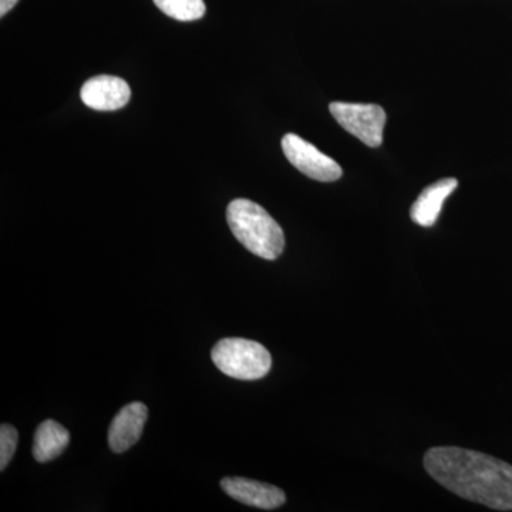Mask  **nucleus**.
<instances>
[{
  "label": "nucleus",
  "instance_id": "f257e3e1",
  "mask_svg": "<svg viewBox=\"0 0 512 512\" xmlns=\"http://www.w3.org/2000/svg\"><path fill=\"white\" fill-rule=\"evenodd\" d=\"M424 468L448 491L497 511H512V466L476 450L433 447Z\"/></svg>",
  "mask_w": 512,
  "mask_h": 512
},
{
  "label": "nucleus",
  "instance_id": "f03ea898",
  "mask_svg": "<svg viewBox=\"0 0 512 512\" xmlns=\"http://www.w3.org/2000/svg\"><path fill=\"white\" fill-rule=\"evenodd\" d=\"M227 221L234 237L259 258L275 261L284 252V231L256 202L245 198L232 201L227 208Z\"/></svg>",
  "mask_w": 512,
  "mask_h": 512
},
{
  "label": "nucleus",
  "instance_id": "7ed1b4c3",
  "mask_svg": "<svg viewBox=\"0 0 512 512\" xmlns=\"http://www.w3.org/2000/svg\"><path fill=\"white\" fill-rule=\"evenodd\" d=\"M212 362L224 375L238 380H258L268 375L271 353L261 343L242 338L222 339L211 352Z\"/></svg>",
  "mask_w": 512,
  "mask_h": 512
},
{
  "label": "nucleus",
  "instance_id": "20e7f679",
  "mask_svg": "<svg viewBox=\"0 0 512 512\" xmlns=\"http://www.w3.org/2000/svg\"><path fill=\"white\" fill-rule=\"evenodd\" d=\"M333 119L348 133L362 141L367 147L382 146L386 126V111L377 104L343 103L333 101L329 106Z\"/></svg>",
  "mask_w": 512,
  "mask_h": 512
},
{
  "label": "nucleus",
  "instance_id": "39448f33",
  "mask_svg": "<svg viewBox=\"0 0 512 512\" xmlns=\"http://www.w3.org/2000/svg\"><path fill=\"white\" fill-rule=\"evenodd\" d=\"M282 150L289 163L312 180L333 183L342 178V167L333 158L296 134H286L282 138Z\"/></svg>",
  "mask_w": 512,
  "mask_h": 512
},
{
  "label": "nucleus",
  "instance_id": "423d86ee",
  "mask_svg": "<svg viewBox=\"0 0 512 512\" xmlns=\"http://www.w3.org/2000/svg\"><path fill=\"white\" fill-rule=\"evenodd\" d=\"M83 103L97 111L123 109L131 99V90L126 80L116 76H96L83 84Z\"/></svg>",
  "mask_w": 512,
  "mask_h": 512
},
{
  "label": "nucleus",
  "instance_id": "0eeeda50",
  "mask_svg": "<svg viewBox=\"0 0 512 512\" xmlns=\"http://www.w3.org/2000/svg\"><path fill=\"white\" fill-rule=\"evenodd\" d=\"M222 490L249 507L259 510H276L285 504L286 495L281 488L272 484L259 483L248 478L228 477L221 481Z\"/></svg>",
  "mask_w": 512,
  "mask_h": 512
},
{
  "label": "nucleus",
  "instance_id": "6e6552de",
  "mask_svg": "<svg viewBox=\"0 0 512 512\" xmlns=\"http://www.w3.org/2000/svg\"><path fill=\"white\" fill-rule=\"evenodd\" d=\"M148 417L146 404L134 402L127 404L111 421L109 446L114 453H124L140 440Z\"/></svg>",
  "mask_w": 512,
  "mask_h": 512
},
{
  "label": "nucleus",
  "instance_id": "1a4fd4ad",
  "mask_svg": "<svg viewBox=\"0 0 512 512\" xmlns=\"http://www.w3.org/2000/svg\"><path fill=\"white\" fill-rule=\"evenodd\" d=\"M458 187L456 178H444L437 183L424 188L423 192L414 201L410 208V217L413 222L424 228L433 227L439 220L444 201L453 194Z\"/></svg>",
  "mask_w": 512,
  "mask_h": 512
},
{
  "label": "nucleus",
  "instance_id": "9d476101",
  "mask_svg": "<svg viewBox=\"0 0 512 512\" xmlns=\"http://www.w3.org/2000/svg\"><path fill=\"white\" fill-rule=\"evenodd\" d=\"M70 443V433L55 420H46L37 427L33 440V457L37 463H47L62 456Z\"/></svg>",
  "mask_w": 512,
  "mask_h": 512
},
{
  "label": "nucleus",
  "instance_id": "9b49d317",
  "mask_svg": "<svg viewBox=\"0 0 512 512\" xmlns=\"http://www.w3.org/2000/svg\"><path fill=\"white\" fill-rule=\"evenodd\" d=\"M165 15L180 22H194L205 15L204 0H154Z\"/></svg>",
  "mask_w": 512,
  "mask_h": 512
},
{
  "label": "nucleus",
  "instance_id": "f8f14e48",
  "mask_svg": "<svg viewBox=\"0 0 512 512\" xmlns=\"http://www.w3.org/2000/svg\"><path fill=\"white\" fill-rule=\"evenodd\" d=\"M18 439V431L15 427L10 424H2L0 427V470H5L15 456Z\"/></svg>",
  "mask_w": 512,
  "mask_h": 512
},
{
  "label": "nucleus",
  "instance_id": "ddd939ff",
  "mask_svg": "<svg viewBox=\"0 0 512 512\" xmlns=\"http://www.w3.org/2000/svg\"><path fill=\"white\" fill-rule=\"evenodd\" d=\"M19 0H0V16H5L6 13L10 12L16 5H18Z\"/></svg>",
  "mask_w": 512,
  "mask_h": 512
}]
</instances>
